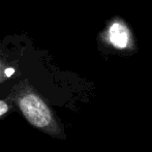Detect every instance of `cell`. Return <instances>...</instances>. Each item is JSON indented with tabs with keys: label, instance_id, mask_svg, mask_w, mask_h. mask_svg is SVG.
I'll list each match as a JSON object with an SVG mask.
<instances>
[{
	"label": "cell",
	"instance_id": "1",
	"mask_svg": "<svg viewBox=\"0 0 152 152\" xmlns=\"http://www.w3.org/2000/svg\"><path fill=\"white\" fill-rule=\"evenodd\" d=\"M16 102L23 116L35 128L49 136L65 139L62 124L42 96L33 89L25 88L19 91Z\"/></svg>",
	"mask_w": 152,
	"mask_h": 152
},
{
	"label": "cell",
	"instance_id": "2",
	"mask_svg": "<svg viewBox=\"0 0 152 152\" xmlns=\"http://www.w3.org/2000/svg\"><path fill=\"white\" fill-rule=\"evenodd\" d=\"M109 40L116 49L123 50L127 48L129 42V31L127 27L119 22L113 23L109 28Z\"/></svg>",
	"mask_w": 152,
	"mask_h": 152
},
{
	"label": "cell",
	"instance_id": "3",
	"mask_svg": "<svg viewBox=\"0 0 152 152\" xmlns=\"http://www.w3.org/2000/svg\"><path fill=\"white\" fill-rule=\"evenodd\" d=\"M8 108H10V107H8L7 102H4V100H0V117L5 114V113H7Z\"/></svg>",
	"mask_w": 152,
	"mask_h": 152
},
{
	"label": "cell",
	"instance_id": "4",
	"mask_svg": "<svg viewBox=\"0 0 152 152\" xmlns=\"http://www.w3.org/2000/svg\"><path fill=\"white\" fill-rule=\"evenodd\" d=\"M15 74V69L12 67H7L5 70H4V75H5L6 78H8V77L12 76V75Z\"/></svg>",
	"mask_w": 152,
	"mask_h": 152
}]
</instances>
